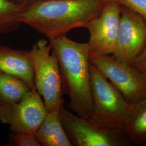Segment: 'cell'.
Returning <instances> with one entry per match:
<instances>
[{
	"label": "cell",
	"mask_w": 146,
	"mask_h": 146,
	"mask_svg": "<svg viewBox=\"0 0 146 146\" xmlns=\"http://www.w3.org/2000/svg\"><path fill=\"white\" fill-rule=\"evenodd\" d=\"M107 0H40L28 5L22 23L49 40L66 36L73 29L86 28L99 15Z\"/></svg>",
	"instance_id": "cell-1"
},
{
	"label": "cell",
	"mask_w": 146,
	"mask_h": 146,
	"mask_svg": "<svg viewBox=\"0 0 146 146\" xmlns=\"http://www.w3.org/2000/svg\"><path fill=\"white\" fill-rule=\"evenodd\" d=\"M49 41L58 61L63 93L69 99L68 108L81 117L90 118L92 99L88 43L75 42L66 36Z\"/></svg>",
	"instance_id": "cell-2"
},
{
	"label": "cell",
	"mask_w": 146,
	"mask_h": 146,
	"mask_svg": "<svg viewBox=\"0 0 146 146\" xmlns=\"http://www.w3.org/2000/svg\"><path fill=\"white\" fill-rule=\"evenodd\" d=\"M59 108L63 127L72 146H131L133 145L125 129L102 125L84 119L64 107Z\"/></svg>",
	"instance_id": "cell-3"
},
{
	"label": "cell",
	"mask_w": 146,
	"mask_h": 146,
	"mask_svg": "<svg viewBox=\"0 0 146 146\" xmlns=\"http://www.w3.org/2000/svg\"><path fill=\"white\" fill-rule=\"evenodd\" d=\"M89 70L92 99L90 119L104 125L125 130L131 104L90 62Z\"/></svg>",
	"instance_id": "cell-4"
},
{
	"label": "cell",
	"mask_w": 146,
	"mask_h": 146,
	"mask_svg": "<svg viewBox=\"0 0 146 146\" xmlns=\"http://www.w3.org/2000/svg\"><path fill=\"white\" fill-rule=\"evenodd\" d=\"M29 51L35 87L43 98L48 113L64 103L58 58L45 39L38 41Z\"/></svg>",
	"instance_id": "cell-5"
},
{
	"label": "cell",
	"mask_w": 146,
	"mask_h": 146,
	"mask_svg": "<svg viewBox=\"0 0 146 146\" xmlns=\"http://www.w3.org/2000/svg\"><path fill=\"white\" fill-rule=\"evenodd\" d=\"M89 61L117 89L130 104L146 98V82L131 63L112 55L90 52Z\"/></svg>",
	"instance_id": "cell-6"
},
{
	"label": "cell",
	"mask_w": 146,
	"mask_h": 146,
	"mask_svg": "<svg viewBox=\"0 0 146 146\" xmlns=\"http://www.w3.org/2000/svg\"><path fill=\"white\" fill-rule=\"evenodd\" d=\"M41 96L32 89L20 101L0 107V122L14 132L34 135L47 114Z\"/></svg>",
	"instance_id": "cell-7"
},
{
	"label": "cell",
	"mask_w": 146,
	"mask_h": 146,
	"mask_svg": "<svg viewBox=\"0 0 146 146\" xmlns=\"http://www.w3.org/2000/svg\"><path fill=\"white\" fill-rule=\"evenodd\" d=\"M120 5L107 0L99 15L86 27L89 33L90 52L100 55H113L120 25Z\"/></svg>",
	"instance_id": "cell-8"
},
{
	"label": "cell",
	"mask_w": 146,
	"mask_h": 146,
	"mask_svg": "<svg viewBox=\"0 0 146 146\" xmlns=\"http://www.w3.org/2000/svg\"><path fill=\"white\" fill-rule=\"evenodd\" d=\"M120 13L118 35L112 55L130 63L146 44V23L137 14L125 5H120Z\"/></svg>",
	"instance_id": "cell-9"
},
{
	"label": "cell",
	"mask_w": 146,
	"mask_h": 146,
	"mask_svg": "<svg viewBox=\"0 0 146 146\" xmlns=\"http://www.w3.org/2000/svg\"><path fill=\"white\" fill-rule=\"evenodd\" d=\"M0 72L20 78L35 89L30 51L0 46Z\"/></svg>",
	"instance_id": "cell-10"
},
{
	"label": "cell",
	"mask_w": 146,
	"mask_h": 146,
	"mask_svg": "<svg viewBox=\"0 0 146 146\" xmlns=\"http://www.w3.org/2000/svg\"><path fill=\"white\" fill-rule=\"evenodd\" d=\"M60 107L47 113L34 134L41 146H72L63 127L59 114Z\"/></svg>",
	"instance_id": "cell-11"
},
{
	"label": "cell",
	"mask_w": 146,
	"mask_h": 146,
	"mask_svg": "<svg viewBox=\"0 0 146 146\" xmlns=\"http://www.w3.org/2000/svg\"><path fill=\"white\" fill-rule=\"evenodd\" d=\"M125 130L133 144L146 143V98L130 105Z\"/></svg>",
	"instance_id": "cell-12"
},
{
	"label": "cell",
	"mask_w": 146,
	"mask_h": 146,
	"mask_svg": "<svg viewBox=\"0 0 146 146\" xmlns=\"http://www.w3.org/2000/svg\"><path fill=\"white\" fill-rule=\"evenodd\" d=\"M31 90L30 86L20 78L0 72V107L20 101Z\"/></svg>",
	"instance_id": "cell-13"
},
{
	"label": "cell",
	"mask_w": 146,
	"mask_h": 146,
	"mask_svg": "<svg viewBox=\"0 0 146 146\" xmlns=\"http://www.w3.org/2000/svg\"><path fill=\"white\" fill-rule=\"evenodd\" d=\"M28 5L13 0H0V34L17 31Z\"/></svg>",
	"instance_id": "cell-14"
},
{
	"label": "cell",
	"mask_w": 146,
	"mask_h": 146,
	"mask_svg": "<svg viewBox=\"0 0 146 146\" xmlns=\"http://www.w3.org/2000/svg\"><path fill=\"white\" fill-rule=\"evenodd\" d=\"M8 143L6 146H41L34 135L11 131L8 135Z\"/></svg>",
	"instance_id": "cell-15"
},
{
	"label": "cell",
	"mask_w": 146,
	"mask_h": 146,
	"mask_svg": "<svg viewBox=\"0 0 146 146\" xmlns=\"http://www.w3.org/2000/svg\"><path fill=\"white\" fill-rule=\"evenodd\" d=\"M134 11L146 23V0H114Z\"/></svg>",
	"instance_id": "cell-16"
},
{
	"label": "cell",
	"mask_w": 146,
	"mask_h": 146,
	"mask_svg": "<svg viewBox=\"0 0 146 146\" xmlns=\"http://www.w3.org/2000/svg\"><path fill=\"white\" fill-rule=\"evenodd\" d=\"M129 63L139 72L146 82V43L141 52Z\"/></svg>",
	"instance_id": "cell-17"
},
{
	"label": "cell",
	"mask_w": 146,
	"mask_h": 146,
	"mask_svg": "<svg viewBox=\"0 0 146 146\" xmlns=\"http://www.w3.org/2000/svg\"><path fill=\"white\" fill-rule=\"evenodd\" d=\"M13 1L16 2H19V3H21L29 5L35 2L40 1V0H13Z\"/></svg>",
	"instance_id": "cell-18"
}]
</instances>
